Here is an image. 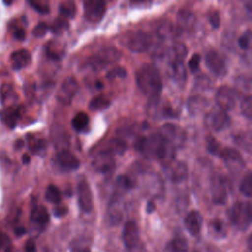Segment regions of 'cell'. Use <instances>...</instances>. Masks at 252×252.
Instances as JSON below:
<instances>
[{"label":"cell","mask_w":252,"mask_h":252,"mask_svg":"<svg viewBox=\"0 0 252 252\" xmlns=\"http://www.w3.org/2000/svg\"><path fill=\"white\" fill-rule=\"evenodd\" d=\"M53 214L55 217H64L65 215L68 214V208L66 206H57L53 210Z\"/></svg>","instance_id":"obj_49"},{"label":"cell","mask_w":252,"mask_h":252,"mask_svg":"<svg viewBox=\"0 0 252 252\" xmlns=\"http://www.w3.org/2000/svg\"><path fill=\"white\" fill-rule=\"evenodd\" d=\"M111 104V100L110 98L105 95V94H98L96 96H94L90 103H89V108L91 110H104L106 108H108Z\"/></svg>","instance_id":"obj_26"},{"label":"cell","mask_w":252,"mask_h":252,"mask_svg":"<svg viewBox=\"0 0 252 252\" xmlns=\"http://www.w3.org/2000/svg\"><path fill=\"white\" fill-rule=\"evenodd\" d=\"M155 210V205L153 202H148V205H147V212L148 213H152L153 211Z\"/></svg>","instance_id":"obj_56"},{"label":"cell","mask_w":252,"mask_h":252,"mask_svg":"<svg viewBox=\"0 0 252 252\" xmlns=\"http://www.w3.org/2000/svg\"><path fill=\"white\" fill-rule=\"evenodd\" d=\"M139 89L149 97L150 104H158L162 91V80L158 68L153 64H145L136 73Z\"/></svg>","instance_id":"obj_1"},{"label":"cell","mask_w":252,"mask_h":252,"mask_svg":"<svg viewBox=\"0 0 252 252\" xmlns=\"http://www.w3.org/2000/svg\"><path fill=\"white\" fill-rule=\"evenodd\" d=\"M212 200L217 205H222L227 198V182L224 176L216 174L211 180Z\"/></svg>","instance_id":"obj_11"},{"label":"cell","mask_w":252,"mask_h":252,"mask_svg":"<svg viewBox=\"0 0 252 252\" xmlns=\"http://www.w3.org/2000/svg\"><path fill=\"white\" fill-rule=\"evenodd\" d=\"M165 174L172 182H180L188 175L187 165L182 161L171 160L165 165Z\"/></svg>","instance_id":"obj_17"},{"label":"cell","mask_w":252,"mask_h":252,"mask_svg":"<svg viewBox=\"0 0 252 252\" xmlns=\"http://www.w3.org/2000/svg\"><path fill=\"white\" fill-rule=\"evenodd\" d=\"M22 160H23L24 164H28L31 161V158H30V156L28 154H24L23 158H22Z\"/></svg>","instance_id":"obj_55"},{"label":"cell","mask_w":252,"mask_h":252,"mask_svg":"<svg viewBox=\"0 0 252 252\" xmlns=\"http://www.w3.org/2000/svg\"><path fill=\"white\" fill-rule=\"evenodd\" d=\"M56 159L58 164L65 170H75L80 166L78 158L68 150H60Z\"/></svg>","instance_id":"obj_19"},{"label":"cell","mask_w":252,"mask_h":252,"mask_svg":"<svg viewBox=\"0 0 252 252\" xmlns=\"http://www.w3.org/2000/svg\"><path fill=\"white\" fill-rule=\"evenodd\" d=\"M170 68H171V76L173 80L181 86L184 85L187 79V72H186V68L184 66L183 61H177V62L171 63Z\"/></svg>","instance_id":"obj_25"},{"label":"cell","mask_w":252,"mask_h":252,"mask_svg":"<svg viewBox=\"0 0 252 252\" xmlns=\"http://www.w3.org/2000/svg\"><path fill=\"white\" fill-rule=\"evenodd\" d=\"M45 199L52 203V204H58L61 201V193L57 186L51 184L46 188L45 191Z\"/></svg>","instance_id":"obj_33"},{"label":"cell","mask_w":252,"mask_h":252,"mask_svg":"<svg viewBox=\"0 0 252 252\" xmlns=\"http://www.w3.org/2000/svg\"><path fill=\"white\" fill-rule=\"evenodd\" d=\"M31 59H32L31 53L26 49H20V50L14 51L11 54L12 68L14 70H21L30 64Z\"/></svg>","instance_id":"obj_22"},{"label":"cell","mask_w":252,"mask_h":252,"mask_svg":"<svg viewBox=\"0 0 252 252\" xmlns=\"http://www.w3.org/2000/svg\"><path fill=\"white\" fill-rule=\"evenodd\" d=\"M204 121L207 128L215 132H220L229 127L231 119L227 111L216 107L206 113Z\"/></svg>","instance_id":"obj_5"},{"label":"cell","mask_w":252,"mask_h":252,"mask_svg":"<svg viewBox=\"0 0 252 252\" xmlns=\"http://www.w3.org/2000/svg\"><path fill=\"white\" fill-rule=\"evenodd\" d=\"M31 218L33 221L41 225L46 224L49 221V214L44 206L34 207L32 211Z\"/></svg>","instance_id":"obj_28"},{"label":"cell","mask_w":252,"mask_h":252,"mask_svg":"<svg viewBox=\"0 0 252 252\" xmlns=\"http://www.w3.org/2000/svg\"><path fill=\"white\" fill-rule=\"evenodd\" d=\"M164 141L173 149L180 148L186 141V132L180 126L174 123H165L160 128L159 133Z\"/></svg>","instance_id":"obj_6"},{"label":"cell","mask_w":252,"mask_h":252,"mask_svg":"<svg viewBox=\"0 0 252 252\" xmlns=\"http://www.w3.org/2000/svg\"><path fill=\"white\" fill-rule=\"evenodd\" d=\"M127 76V71L123 67H115L107 72V79H115V78H125Z\"/></svg>","instance_id":"obj_40"},{"label":"cell","mask_w":252,"mask_h":252,"mask_svg":"<svg viewBox=\"0 0 252 252\" xmlns=\"http://www.w3.org/2000/svg\"><path fill=\"white\" fill-rule=\"evenodd\" d=\"M187 55V48L182 42H174L166 51L165 56L168 59L169 64L177 61H183Z\"/></svg>","instance_id":"obj_21"},{"label":"cell","mask_w":252,"mask_h":252,"mask_svg":"<svg viewBox=\"0 0 252 252\" xmlns=\"http://www.w3.org/2000/svg\"><path fill=\"white\" fill-rule=\"evenodd\" d=\"M78 90L79 84L74 78L65 79L57 92V100L61 104L69 105L78 93Z\"/></svg>","instance_id":"obj_13"},{"label":"cell","mask_w":252,"mask_h":252,"mask_svg":"<svg viewBox=\"0 0 252 252\" xmlns=\"http://www.w3.org/2000/svg\"><path fill=\"white\" fill-rule=\"evenodd\" d=\"M251 205L249 202H236L228 211L229 219L234 226H236L239 230H246L252 219L251 214Z\"/></svg>","instance_id":"obj_4"},{"label":"cell","mask_w":252,"mask_h":252,"mask_svg":"<svg viewBox=\"0 0 252 252\" xmlns=\"http://www.w3.org/2000/svg\"><path fill=\"white\" fill-rule=\"evenodd\" d=\"M133 187H134V182L128 175H125V174L119 175L115 182V191L113 196L121 197L122 194L128 192Z\"/></svg>","instance_id":"obj_24"},{"label":"cell","mask_w":252,"mask_h":252,"mask_svg":"<svg viewBox=\"0 0 252 252\" xmlns=\"http://www.w3.org/2000/svg\"><path fill=\"white\" fill-rule=\"evenodd\" d=\"M46 53L49 58H51L53 60H57V59H60L62 57V55L64 54V48L59 43L54 42V43H52V45L49 44L46 47Z\"/></svg>","instance_id":"obj_37"},{"label":"cell","mask_w":252,"mask_h":252,"mask_svg":"<svg viewBox=\"0 0 252 252\" xmlns=\"http://www.w3.org/2000/svg\"><path fill=\"white\" fill-rule=\"evenodd\" d=\"M237 42L242 49H247L251 42V32L249 30L244 32V33L238 38Z\"/></svg>","instance_id":"obj_43"},{"label":"cell","mask_w":252,"mask_h":252,"mask_svg":"<svg viewBox=\"0 0 252 252\" xmlns=\"http://www.w3.org/2000/svg\"><path fill=\"white\" fill-rule=\"evenodd\" d=\"M203 218L198 211L189 212L184 219V225L192 235H198L201 231Z\"/></svg>","instance_id":"obj_20"},{"label":"cell","mask_w":252,"mask_h":252,"mask_svg":"<svg viewBox=\"0 0 252 252\" xmlns=\"http://www.w3.org/2000/svg\"><path fill=\"white\" fill-rule=\"evenodd\" d=\"M167 248L170 252H186L188 249V243L184 236L176 235L170 241Z\"/></svg>","instance_id":"obj_31"},{"label":"cell","mask_w":252,"mask_h":252,"mask_svg":"<svg viewBox=\"0 0 252 252\" xmlns=\"http://www.w3.org/2000/svg\"><path fill=\"white\" fill-rule=\"evenodd\" d=\"M25 233H26V229H25L24 227H22V226L17 227V228L15 229V234H16L17 236H22V235H24Z\"/></svg>","instance_id":"obj_53"},{"label":"cell","mask_w":252,"mask_h":252,"mask_svg":"<svg viewBox=\"0 0 252 252\" xmlns=\"http://www.w3.org/2000/svg\"><path fill=\"white\" fill-rule=\"evenodd\" d=\"M208 99L202 95L196 94L191 96L187 101V109L191 115H197L204 111L208 106Z\"/></svg>","instance_id":"obj_23"},{"label":"cell","mask_w":252,"mask_h":252,"mask_svg":"<svg viewBox=\"0 0 252 252\" xmlns=\"http://www.w3.org/2000/svg\"><path fill=\"white\" fill-rule=\"evenodd\" d=\"M80 252H90V248L85 247V248H84V249H82Z\"/></svg>","instance_id":"obj_57"},{"label":"cell","mask_w":252,"mask_h":252,"mask_svg":"<svg viewBox=\"0 0 252 252\" xmlns=\"http://www.w3.org/2000/svg\"><path fill=\"white\" fill-rule=\"evenodd\" d=\"M127 149V145H126V142L122 139H119V138H115V139H112L110 140L107 145H106V148L105 150H102V151H105L111 155L113 154H118V155H121L123 154Z\"/></svg>","instance_id":"obj_29"},{"label":"cell","mask_w":252,"mask_h":252,"mask_svg":"<svg viewBox=\"0 0 252 252\" xmlns=\"http://www.w3.org/2000/svg\"><path fill=\"white\" fill-rule=\"evenodd\" d=\"M238 98V93L231 87L221 86L215 94V100L219 108L227 111L235 107Z\"/></svg>","instance_id":"obj_7"},{"label":"cell","mask_w":252,"mask_h":252,"mask_svg":"<svg viewBox=\"0 0 252 252\" xmlns=\"http://www.w3.org/2000/svg\"><path fill=\"white\" fill-rule=\"evenodd\" d=\"M120 57L121 52L117 48L107 46L99 49L95 54L91 56L87 61V65L94 71H99L107 65L117 62Z\"/></svg>","instance_id":"obj_3"},{"label":"cell","mask_w":252,"mask_h":252,"mask_svg":"<svg viewBox=\"0 0 252 252\" xmlns=\"http://www.w3.org/2000/svg\"><path fill=\"white\" fill-rule=\"evenodd\" d=\"M48 31V26L46 23L44 22H39L33 29L32 31V33L35 37H42L46 34Z\"/></svg>","instance_id":"obj_42"},{"label":"cell","mask_w":252,"mask_h":252,"mask_svg":"<svg viewBox=\"0 0 252 252\" xmlns=\"http://www.w3.org/2000/svg\"><path fill=\"white\" fill-rule=\"evenodd\" d=\"M197 19L194 13L188 9H181L177 13V25L176 31L180 32H193L196 27Z\"/></svg>","instance_id":"obj_16"},{"label":"cell","mask_w":252,"mask_h":252,"mask_svg":"<svg viewBox=\"0 0 252 252\" xmlns=\"http://www.w3.org/2000/svg\"><path fill=\"white\" fill-rule=\"evenodd\" d=\"M9 242V238L6 234L4 233H0V250L2 249V247L7 243Z\"/></svg>","instance_id":"obj_52"},{"label":"cell","mask_w":252,"mask_h":252,"mask_svg":"<svg viewBox=\"0 0 252 252\" xmlns=\"http://www.w3.org/2000/svg\"><path fill=\"white\" fill-rule=\"evenodd\" d=\"M123 242L128 249H133L140 241V230L134 220H128L123 228Z\"/></svg>","instance_id":"obj_18"},{"label":"cell","mask_w":252,"mask_h":252,"mask_svg":"<svg viewBox=\"0 0 252 252\" xmlns=\"http://www.w3.org/2000/svg\"><path fill=\"white\" fill-rule=\"evenodd\" d=\"M169 147L160 134H152L136 140L137 150L150 159H166Z\"/></svg>","instance_id":"obj_2"},{"label":"cell","mask_w":252,"mask_h":252,"mask_svg":"<svg viewBox=\"0 0 252 252\" xmlns=\"http://www.w3.org/2000/svg\"><path fill=\"white\" fill-rule=\"evenodd\" d=\"M23 146H24V142H23V140H21V139H18V140L16 141L15 145H14V147H15V149H16V150H20V149H22V148H23Z\"/></svg>","instance_id":"obj_54"},{"label":"cell","mask_w":252,"mask_h":252,"mask_svg":"<svg viewBox=\"0 0 252 252\" xmlns=\"http://www.w3.org/2000/svg\"><path fill=\"white\" fill-rule=\"evenodd\" d=\"M239 190L244 196L251 197V195H252V173L250 171L243 177V179L239 185Z\"/></svg>","instance_id":"obj_34"},{"label":"cell","mask_w":252,"mask_h":252,"mask_svg":"<svg viewBox=\"0 0 252 252\" xmlns=\"http://www.w3.org/2000/svg\"><path fill=\"white\" fill-rule=\"evenodd\" d=\"M3 3H4L5 5H11V4H12V2H6V1H3Z\"/></svg>","instance_id":"obj_58"},{"label":"cell","mask_w":252,"mask_h":252,"mask_svg":"<svg viewBox=\"0 0 252 252\" xmlns=\"http://www.w3.org/2000/svg\"><path fill=\"white\" fill-rule=\"evenodd\" d=\"M68 29H69V22L67 19L63 17L57 18L51 26V31L55 34H61Z\"/></svg>","instance_id":"obj_35"},{"label":"cell","mask_w":252,"mask_h":252,"mask_svg":"<svg viewBox=\"0 0 252 252\" xmlns=\"http://www.w3.org/2000/svg\"><path fill=\"white\" fill-rule=\"evenodd\" d=\"M45 141L42 139H37L35 141H32V143H31V151H32V153H39L40 151H43L45 149Z\"/></svg>","instance_id":"obj_46"},{"label":"cell","mask_w":252,"mask_h":252,"mask_svg":"<svg viewBox=\"0 0 252 252\" xmlns=\"http://www.w3.org/2000/svg\"><path fill=\"white\" fill-rule=\"evenodd\" d=\"M208 19H209V22L210 24L212 25L213 28L215 29H218L220 25V14L218 11H211L208 15Z\"/></svg>","instance_id":"obj_45"},{"label":"cell","mask_w":252,"mask_h":252,"mask_svg":"<svg viewBox=\"0 0 252 252\" xmlns=\"http://www.w3.org/2000/svg\"><path fill=\"white\" fill-rule=\"evenodd\" d=\"M176 34H178L176 28L169 22H162L157 28V35L161 39L173 37Z\"/></svg>","instance_id":"obj_27"},{"label":"cell","mask_w":252,"mask_h":252,"mask_svg":"<svg viewBox=\"0 0 252 252\" xmlns=\"http://www.w3.org/2000/svg\"><path fill=\"white\" fill-rule=\"evenodd\" d=\"M89 122H90V119H89V116L87 113L81 111V112H78L72 119V127L78 131V132H82V131H85L89 125Z\"/></svg>","instance_id":"obj_30"},{"label":"cell","mask_w":252,"mask_h":252,"mask_svg":"<svg viewBox=\"0 0 252 252\" xmlns=\"http://www.w3.org/2000/svg\"><path fill=\"white\" fill-rule=\"evenodd\" d=\"M240 110H241V114L247 118L248 120L251 119L252 117V99L251 96L248 94L246 95L240 104Z\"/></svg>","instance_id":"obj_38"},{"label":"cell","mask_w":252,"mask_h":252,"mask_svg":"<svg viewBox=\"0 0 252 252\" xmlns=\"http://www.w3.org/2000/svg\"><path fill=\"white\" fill-rule=\"evenodd\" d=\"M59 13L60 16L65 19H72L76 15V5L74 2L67 1V2H61L59 4Z\"/></svg>","instance_id":"obj_32"},{"label":"cell","mask_w":252,"mask_h":252,"mask_svg":"<svg viewBox=\"0 0 252 252\" xmlns=\"http://www.w3.org/2000/svg\"><path fill=\"white\" fill-rule=\"evenodd\" d=\"M30 4L35 11H37L40 14H46L49 12V6L47 3H39V2L31 1Z\"/></svg>","instance_id":"obj_47"},{"label":"cell","mask_w":252,"mask_h":252,"mask_svg":"<svg viewBox=\"0 0 252 252\" xmlns=\"http://www.w3.org/2000/svg\"><path fill=\"white\" fill-rule=\"evenodd\" d=\"M24 252H36V245L32 239H29L24 247Z\"/></svg>","instance_id":"obj_50"},{"label":"cell","mask_w":252,"mask_h":252,"mask_svg":"<svg viewBox=\"0 0 252 252\" xmlns=\"http://www.w3.org/2000/svg\"><path fill=\"white\" fill-rule=\"evenodd\" d=\"M125 44L133 52H144L151 47L152 37L145 32H134L126 37Z\"/></svg>","instance_id":"obj_8"},{"label":"cell","mask_w":252,"mask_h":252,"mask_svg":"<svg viewBox=\"0 0 252 252\" xmlns=\"http://www.w3.org/2000/svg\"><path fill=\"white\" fill-rule=\"evenodd\" d=\"M93 167L100 173H110L115 168V159L113 155L100 151L93 159Z\"/></svg>","instance_id":"obj_15"},{"label":"cell","mask_w":252,"mask_h":252,"mask_svg":"<svg viewBox=\"0 0 252 252\" xmlns=\"http://www.w3.org/2000/svg\"><path fill=\"white\" fill-rule=\"evenodd\" d=\"M18 117H19L18 111H13V112L8 113V115H6V117L4 118V121H5L6 124L9 125L10 128H14L15 125H16Z\"/></svg>","instance_id":"obj_48"},{"label":"cell","mask_w":252,"mask_h":252,"mask_svg":"<svg viewBox=\"0 0 252 252\" xmlns=\"http://www.w3.org/2000/svg\"><path fill=\"white\" fill-rule=\"evenodd\" d=\"M223 148H224V147H222V146L219 143V141H218L216 138H214L213 136H209V137L207 138V150H208V152L211 153L212 155L220 157L221 151L223 150Z\"/></svg>","instance_id":"obj_36"},{"label":"cell","mask_w":252,"mask_h":252,"mask_svg":"<svg viewBox=\"0 0 252 252\" xmlns=\"http://www.w3.org/2000/svg\"><path fill=\"white\" fill-rule=\"evenodd\" d=\"M220 158L223 159L227 169L232 173H239L245 167V161L242 156L235 149L223 148Z\"/></svg>","instance_id":"obj_10"},{"label":"cell","mask_w":252,"mask_h":252,"mask_svg":"<svg viewBox=\"0 0 252 252\" xmlns=\"http://www.w3.org/2000/svg\"><path fill=\"white\" fill-rule=\"evenodd\" d=\"M106 12V4L100 0H89L84 2V16L92 23H97L102 20Z\"/></svg>","instance_id":"obj_12"},{"label":"cell","mask_w":252,"mask_h":252,"mask_svg":"<svg viewBox=\"0 0 252 252\" xmlns=\"http://www.w3.org/2000/svg\"><path fill=\"white\" fill-rule=\"evenodd\" d=\"M14 36L18 40H24L26 38V31L24 29H22V28L17 29L14 32Z\"/></svg>","instance_id":"obj_51"},{"label":"cell","mask_w":252,"mask_h":252,"mask_svg":"<svg viewBox=\"0 0 252 252\" xmlns=\"http://www.w3.org/2000/svg\"><path fill=\"white\" fill-rule=\"evenodd\" d=\"M210 227L214 231V233H218L219 235H224V225L220 220H213L210 223Z\"/></svg>","instance_id":"obj_41"},{"label":"cell","mask_w":252,"mask_h":252,"mask_svg":"<svg viewBox=\"0 0 252 252\" xmlns=\"http://www.w3.org/2000/svg\"><path fill=\"white\" fill-rule=\"evenodd\" d=\"M200 62H201V56L200 54L198 53H194L191 58L189 59V62H188V67L190 69L191 72L195 73L196 71L199 70V67H200Z\"/></svg>","instance_id":"obj_44"},{"label":"cell","mask_w":252,"mask_h":252,"mask_svg":"<svg viewBox=\"0 0 252 252\" xmlns=\"http://www.w3.org/2000/svg\"><path fill=\"white\" fill-rule=\"evenodd\" d=\"M78 190V203L81 210L85 213L92 212L94 208L93 193L90 184L86 180H81L77 186Z\"/></svg>","instance_id":"obj_14"},{"label":"cell","mask_w":252,"mask_h":252,"mask_svg":"<svg viewBox=\"0 0 252 252\" xmlns=\"http://www.w3.org/2000/svg\"><path fill=\"white\" fill-rule=\"evenodd\" d=\"M205 62L208 69L217 77H223L227 73V65L223 56L215 49H211L206 53Z\"/></svg>","instance_id":"obj_9"},{"label":"cell","mask_w":252,"mask_h":252,"mask_svg":"<svg viewBox=\"0 0 252 252\" xmlns=\"http://www.w3.org/2000/svg\"><path fill=\"white\" fill-rule=\"evenodd\" d=\"M235 84H236L237 88L242 91H250L251 81H250V78L247 77L246 75L238 76L235 80Z\"/></svg>","instance_id":"obj_39"}]
</instances>
